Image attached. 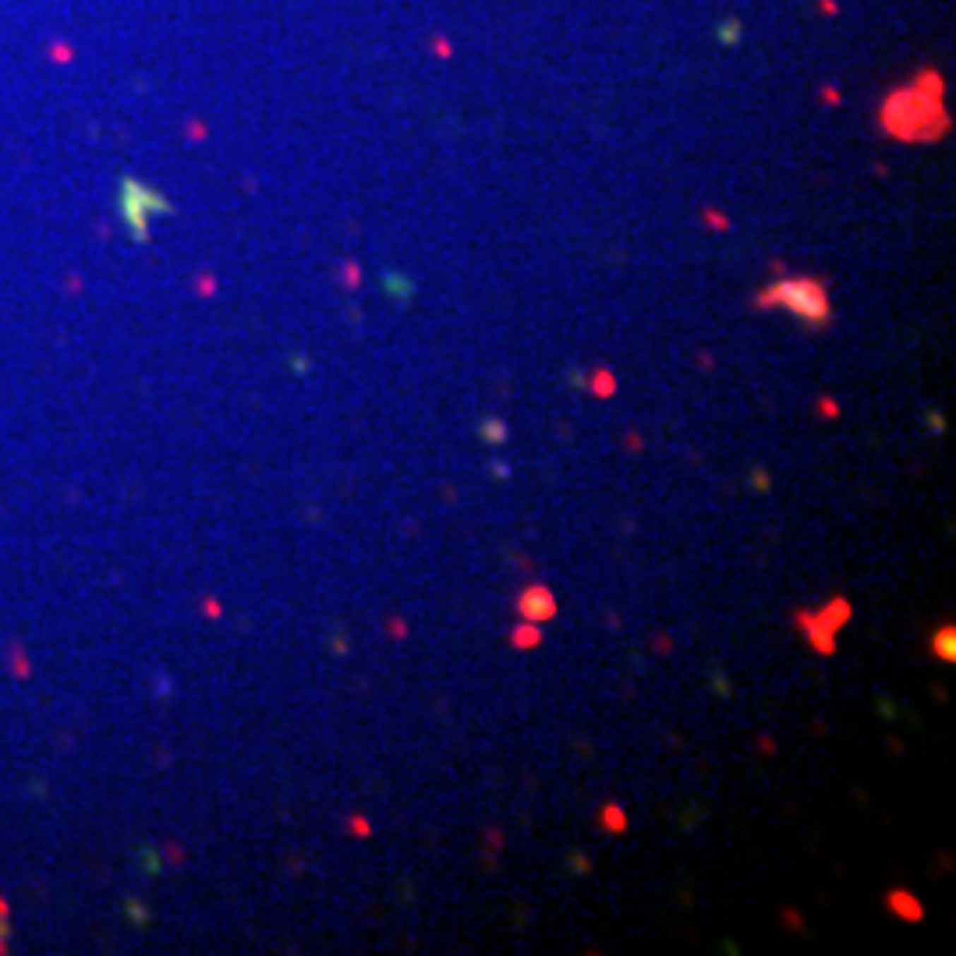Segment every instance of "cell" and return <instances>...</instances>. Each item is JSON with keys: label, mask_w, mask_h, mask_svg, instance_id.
Returning a JSON list of instances; mask_svg holds the SVG:
<instances>
[{"label": "cell", "mask_w": 956, "mask_h": 956, "mask_svg": "<svg viewBox=\"0 0 956 956\" xmlns=\"http://www.w3.org/2000/svg\"><path fill=\"white\" fill-rule=\"evenodd\" d=\"M758 309H787L794 319H801L804 326H825L832 319V305L825 294V284L815 277H794V280H779L772 287H765L755 298Z\"/></svg>", "instance_id": "6da1fadb"}, {"label": "cell", "mask_w": 956, "mask_h": 956, "mask_svg": "<svg viewBox=\"0 0 956 956\" xmlns=\"http://www.w3.org/2000/svg\"><path fill=\"white\" fill-rule=\"evenodd\" d=\"M518 609H521V616H528L532 623H542V620H549V616L556 613V602H553V592H549L546 585H532V588H525V592L518 595Z\"/></svg>", "instance_id": "7a4b0ae2"}, {"label": "cell", "mask_w": 956, "mask_h": 956, "mask_svg": "<svg viewBox=\"0 0 956 956\" xmlns=\"http://www.w3.org/2000/svg\"><path fill=\"white\" fill-rule=\"evenodd\" d=\"M931 652L942 662H956V631L952 627H938L935 638H931Z\"/></svg>", "instance_id": "3957f363"}, {"label": "cell", "mask_w": 956, "mask_h": 956, "mask_svg": "<svg viewBox=\"0 0 956 956\" xmlns=\"http://www.w3.org/2000/svg\"><path fill=\"white\" fill-rule=\"evenodd\" d=\"M889 907H892L896 917H903V921H917V917H921V903H917L910 892H892V896H889Z\"/></svg>", "instance_id": "277c9868"}, {"label": "cell", "mask_w": 956, "mask_h": 956, "mask_svg": "<svg viewBox=\"0 0 956 956\" xmlns=\"http://www.w3.org/2000/svg\"><path fill=\"white\" fill-rule=\"evenodd\" d=\"M482 439L486 443H507V422H500V418L482 422Z\"/></svg>", "instance_id": "5b68a950"}, {"label": "cell", "mask_w": 956, "mask_h": 956, "mask_svg": "<svg viewBox=\"0 0 956 956\" xmlns=\"http://www.w3.org/2000/svg\"><path fill=\"white\" fill-rule=\"evenodd\" d=\"M599 818L606 822V829H609V832H623V829H627V818H623V811H620L616 804H606Z\"/></svg>", "instance_id": "8992f818"}, {"label": "cell", "mask_w": 956, "mask_h": 956, "mask_svg": "<svg viewBox=\"0 0 956 956\" xmlns=\"http://www.w3.org/2000/svg\"><path fill=\"white\" fill-rule=\"evenodd\" d=\"M539 638H542V634H539V631H535L532 623H528V627H518V631H514V645H518V648H532V645H539Z\"/></svg>", "instance_id": "52a82bcc"}, {"label": "cell", "mask_w": 956, "mask_h": 956, "mask_svg": "<svg viewBox=\"0 0 956 956\" xmlns=\"http://www.w3.org/2000/svg\"><path fill=\"white\" fill-rule=\"evenodd\" d=\"M386 284H390V294H397V298H407L411 294V284L400 280V277H386Z\"/></svg>", "instance_id": "ba28073f"}, {"label": "cell", "mask_w": 956, "mask_h": 956, "mask_svg": "<svg viewBox=\"0 0 956 956\" xmlns=\"http://www.w3.org/2000/svg\"><path fill=\"white\" fill-rule=\"evenodd\" d=\"M595 393H613V379H609V372H595Z\"/></svg>", "instance_id": "9c48e42d"}, {"label": "cell", "mask_w": 956, "mask_h": 956, "mask_svg": "<svg viewBox=\"0 0 956 956\" xmlns=\"http://www.w3.org/2000/svg\"><path fill=\"white\" fill-rule=\"evenodd\" d=\"M822 414H836V400H822Z\"/></svg>", "instance_id": "30bf717a"}]
</instances>
